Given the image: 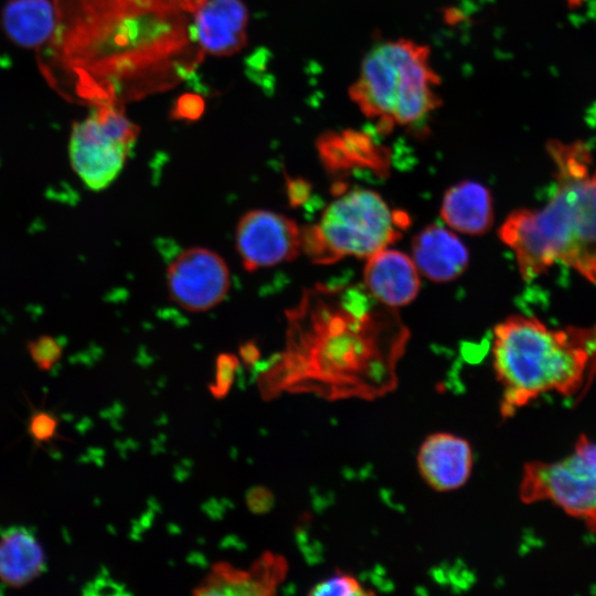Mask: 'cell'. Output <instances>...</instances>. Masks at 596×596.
I'll list each match as a JSON object with an SVG mask.
<instances>
[{
  "label": "cell",
  "instance_id": "30bf717a",
  "mask_svg": "<svg viewBox=\"0 0 596 596\" xmlns=\"http://www.w3.org/2000/svg\"><path fill=\"white\" fill-rule=\"evenodd\" d=\"M236 248L246 270L294 259L301 249V228L284 214L252 210L238 221Z\"/></svg>",
  "mask_w": 596,
  "mask_h": 596
},
{
  "label": "cell",
  "instance_id": "9c48e42d",
  "mask_svg": "<svg viewBox=\"0 0 596 596\" xmlns=\"http://www.w3.org/2000/svg\"><path fill=\"white\" fill-rule=\"evenodd\" d=\"M169 296L182 309L202 312L217 306L230 289L224 259L204 247L181 252L167 270Z\"/></svg>",
  "mask_w": 596,
  "mask_h": 596
},
{
  "label": "cell",
  "instance_id": "ac0fdd59",
  "mask_svg": "<svg viewBox=\"0 0 596 596\" xmlns=\"http://www.w3.org/2000/svg\"><path fill=\"white\" fill-rule=\"evenodd\" d=\"M56 22L50 0H9L1 15L8 38L25 49H39L53 39Z\"/></svg>",
  "mask_w": 596,
  "mask_h": 596
},
{
  "label": "cell",
  "instance_id": "6da1fadb",
  "mask_svg": "<svg viewBox=\"0 0 596 596\" xmlns=\"http://www.w3.org/2000/svg\"><path fill=\"white\" fill-rule=\"evenodd\" d=\"M289 324L287 351L264 374L270 391L373 401L396 389L409 331L396 309L364 285L307 290Z\"/></svg>",
  "mask_w": 596,
  "mask_h": 596
},
{
  "label": "cell",
  "instance_id": "3957f363",
  "mask_svg": "<svg viewBox=\"0 0 596 596\" xmlns=\"http://www.w3.org/2000/svg\"><path fill=\"white\" fill-rule=\"evenodd\" d=\"M554 190L541 209L512 211L499 230L525 281L556 264L596 284V168L582 141H549Z\"/></svg>",
  "mask_w": 596,
  "mask_h": 596
},
{
  "label": "cell",
  "instance_id": "44dd1931",
  "mask_svg": "<svg viewBox=\"0 0 596 596\" xmlns=\"http://www.w3.org/2000/svg\"><path fill=\"white\" fill-rule=\"evenodd\" d=\"M62 344L51 336H41L28 344V352L35 363L42 370H50L62 356Z\"/></svg>",
  "mask_w": 596,
  "mask_h": 596
},
{
  "label": "cell",
  "instance_id": "cb8c5ba5",
  "mask_svg": "<svg viewBox=\"0 0 596 596\" xmlns=\"http://www.w3.org/2000/svg\"><path fill=\"white\" fill-rule=\"evenodd\" d=\"M204 108L203 99L194 94L182 95L172 111V116L177 119H198Z\"/></svg>",
  "mask_w": 596,
  "mask_h": 596
},
{
  "label": "cell",
  "instance_id": "4316f807",
  "mask_svg": "<svg viewBox=\"0 0 596 596\" xmlns=\"http://www.w3.org/2000/svg\"><path fill=\"white\" fill-rule=\"evenodd\" d=\"M241 356L246 364H254L259 358V352L254 343L248 342L241 347Z\"/></svg>",
  "mask_w": 596,
  "mask_h": 596
},
{
  "label": "cell",
  "instance_id": "52a82bcc",
  "mask_svg": "<svg viewBox=\"0 0 596 596\" xmlns=\"http://www.w3.org/2000/svg\"><path fill=\"white\" fill-rule=\"evenodd\" d=\"M139 131L119 102L94 104L83 120L73 123L68 145L71 166L86 188L105 190L118 178Z\"/></svg>",
  "mask_w": 596,
  "mask_h": 596
},
{
  "label": "cell",
  "instance_id": "7a4b0ae2",
  "mask_svg": "<svg viewBox=\"0 0 596 596\" xmlns=\"http://www.w3.org/2000/svg\"><path fill=\"white\" fill-rule=\"evenodd\" d=\"M171 0H73L71 65L92 105L142 99L192 75L204 53Z\"/></svg>",
  "mask_w": 596,
  "mask_h": 596
},
{
  "label": "cell",
  "instance_id": "9a60e30c",
  "mask_svg": "<svg viewBox=\"0 0 596 596\" xmlns=\"http://www.w3.org/2000/svg\"><path fill=\"white\" fill-rule=\"evenodd\" d=\"M320 159L329 171H344L353 168L387 170L389 150L360 130L343 129L320 136L317 142Z\"/></svg>",
  "mask_w": 596,
  "mask_h": 596
},
{
  "label": "cell",
  "instance_id": "e0dca14e",
  "mask_svg": "<svg viewBox=\"0 0 596 596\" xmlns=\"http://www.w3.org/2000/svg\"><path fill=\"white\" fill-rule=\"evenodd\" d=\"M45 553L36 536L22 526L0 535V581L19 588L39 577L45 568Z\"/></svg>",
  "mask_w": 596,
  "mask_h": 596
},
{
  "label": "cell",
  "instance_id": "8992f818",
  "mask_svg": "<svg viewBox=\"0 0 596 596\" xmlns=\"http://www.w3.org/2000/svg\"><path fill=\"white\" fill-rule=\"evenodd\" d=\"M407 225L406 213L392 210L379 193L352 189L333 200L317 224L301 230V249L318 264L368 258L397 241Z\"/></svg>",
  "mask_w": 596,
  "mask_h": 596
},
{
  "label": "cell",
  "instance_id": "7c38bea8",
  "mask_svg": "<svg viewBox=\"0 0 596 596\" xmlns=\"http://www.w3.org/2000/svg\"><path fill=\"white\" fill-rule=\"evenodd\" d=\"M416 461L421 476L430 488L441 492L451 491L469 479L473 453L465 438L440 432L425 438Z\"/></svg>",
  "mask_w": 596,
  "mask_h": 596
},
{
  "label": "cell",
  "instance_id": "8fae6325",
  "mask_svg": "<svg viewBox=\"0 0 596 596\" xmlns=\"http://www.w3.org/2000/svg\"><path fill=\"white\" fill-rule=\"evenodd\" d=\"M192 14L191 35L204 54L228 56L246 44L248 13L241 0H206Z\"/></svg>",
  "mask_w": 596,
  "mask_h": 596
},
{
  "label": "cell",
  "instance_id": "4fadbf2b",
  "mask_svg": "<svg viewBox=\"0 0 596 596\" xmlns=\"http://www.w3.org/2000/svg\"><path fill=\"white\" fill-rule=\"evenodd\" d=\"M363 279V285L376 300L393 308L412 302L421 287L414 260L387 247L368 257Z\"/></svg>",
  "mask_w": 596,
  "mask_h": 596
},
{
  "label": "cell",
  "instance_id": "5bb4252c",
  "mask_svg": "<svg viewBox=\"0 0 596 596\" xmlns=\"http://www.w3.org/2000/svg\"><path fill=\"white\" fill-rule=\"evenodd\" d=\"M413 260L426 278L445 283L467 268L469 254L456 234L437 224L422 230L412 242Z\"/></svg>",
  "mask_w": 596,
  "mask_h": 596
},
{
  "label": "cell",
  "instance_id": "d4e9b609",
  "mask_svg": "<svg viewBox=\"0 0 596 596\" xmlns=\"http://www.w3.org/2000/svg\"><path fill=\"white\" fill-rule=\"evenodd\" d=\"M273 493L264 487H253L246 492V503L254 513H266L274 507Z\"/></svg>",
  "mask_w": 596,
  "mask_h": 596
},
{
  "label": "cell",
  "instance_id": "2e32d148",
  "mask_svg": "<svg viewBox=\"0 0 596 596\" xmlns=\"http://www.w3.org/2000/svg\"><path fill=\"white\" fill-rule=\"evenodd\" d=\"M440 214L445 223L460 233L483 234L493 222L491 194L478 182L457 183L445 193Z\"/></svg>",
  "mask_w": 596,
  "mask_h": 596
},
{
  "label": "cell",
  "instance_id": "5b68a950",
  "mask_svg": "<svg viewBox=\"0 0 596 596\" xmlns=\"http://www.w3.org/2000/svg\"><path fill=\"white\" fill-rule=\"evenodd\" d=\"M430 49L412 39H385L364 54L349 96L379 131L424 124L441 106Z\"/></svg>",
  "mask_w": 596,
  "mask_h": 596
},
{
  "label": "cell",
  "instance_id": "d6986e66",
  "mask_svg": "<svg viewBox=\"0 0 596 596\" xmlns=\"http://www.w3.org/2000/svg\"><path fill=\"white\" fill-rule=\"evenodd\" d=\"M196 595H272L251 572L235 570L225 563L216 564L206 579L194 590Z\"/></svg>",
  "mask_w": 596,
  "mask_h": 596
},
{
  "label": "cell",
  "instance_id": "7402d4cb",
  "mask_svg": "<svg viewBox=\"0 0 596 596\" xmlns=\"http://www.w3.org/2000/svg\"><path fill=\"white\" fill-rule=\"evenodd\" d=\"M238 370V360L233 354H221L216 360L215 381L210 386V391L216 398L224 397L235 377Z\"/></svg>",
  "mask_w": 596,
  "mask_h": 596
},
{
  "label": "cell",
  "instance_id": "ffe728a7",
  "mask_svg": "<svg viewBox=\"0 0 596 596\" xmlns=\"http://www.w3.org/2000/svg\"><path fill=\"white\" fill-rule=\"evenodd\" d=\"M310 595H341V596H363L373 594L366 589L354 576L337 572L334 575L315 585Z\"/></svg>",
  "mask_w": 596,
  "mask_h": 596
},
{
  "label": "cell",
  "instance_id": "484cf974",
  "mask_svg": "<svg viewBox=\"0 0 596 596\" xmlns=\"http://www.w3.org/2000/svg\"><path fill=\"white\" fill-rule=\"evenodd\" d=\"M287 189L290 203L294 205L301 203L309 193V184L299 179L288 181Z\"/></svg>",
  "mask_w": 596,
  "mask_h": 596
},
{
  "label": "cell",
  "instance_id": "277c9868",
  "mask_svg": "<svg viewBox=\"0 0 596 596\" xmlns=\"http://www.w3.org/2000/svg\"><path fill=\"white\" fill-rule=\"evenodd\" d=\"M492 361L504 418L545 393L577 394L596 377V323L551 328L510 316L494 328Z\"/></svg>",
  "mask_w": 596,
  "mask_h": 596
},
{
  "label": "cell",
  "instance_id": "83f0119b",
  "mask_svg": "<svg viewBox=\"0 0 596 596\" xmlns=\"http://www.w3.org/2000/svg\"><path fill=\"white\" fill-rule=\"evenodd\" d=\"M171 1L178 4L187 13H193L206 0H171Z\"/></svg>",
  "mask_w": 596,
  "mask_h": 596
},
{
  "label": "cell",
  "instance_id": "603a6c76",
  "mask_svg": "<svg viewBox=\"0 0 596 596\" xmlns=\"http://www.w3.org/2000/svg\"><path fill=\"white\" fill-rule=\"evenodd\" d=\"M57 422L49 413H34L29 423V433L38 443H45L56 434Z\"/></svg>",
  "mask_w": 596,
  "mask_h": 596
},
{
  "label": "cell",
  "instance_id": "ba28073f",
  "mask_svg": "<svg viewBox=\"0 0 596 596\" xmlns=\"http://www.w3.org/2000/svg\"><path fill=\"white\" fill-rule=\"evenodd\" d=\"M519 493L525 503L550 501L596 531V441L582 436L565 457L526 464Z\"/></svg>",
  "mask_w": 596,
  "mask_h": 596
},
{
  "label": "cell",
  "instance_id": "f1b7e54d",
  "mask_svg": "<svg viewBox=\"0 0 596 596\" xmlns=\"http://www.w3.org/2000/svg\"><path fill=\"white\" fill-rule=\"evenodd\" d=\"M226 507H223L221 502L216 501H210L204 504V511L211 517V518H220L223 514V510Z\"/></svg>",
  "mask_w": 596,
  "mask_h": 596
}]
</instances>
